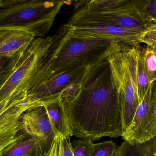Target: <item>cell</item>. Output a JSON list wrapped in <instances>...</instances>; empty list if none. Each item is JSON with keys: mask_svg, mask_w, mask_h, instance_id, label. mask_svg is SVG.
I'll return each mask as SVG.
<instances>
[{"mask_svg": "<svg viewBox=\"0 0 156 156\" xmlns=\"http://www.w3.org/2000/svg\"><path fill=\"white\" fill-rule=\"evenodd\" d=\"M66 1L3 0L0 8V31L21 30L45 37Z\"/></svg>", "mask_w": 156, "mask_h": 156, "instance_id": "cell-5", "label": "cell"}, {"mask_svg": "<svg viewBox=\"0 0 156 156\" xmlns=\"http://www.w3.org/2000/svg\"><path fill=\"white\" fill-rule=\"evenodd\" d=\"M142 13L151 23H156V0H144Z\"/></svg>", "mask_w": 156, "mask_h": 156, "instance_id": "cell-23", "label": "cell"}, {"mask_svg": "<svg viewBox=\"0 0 156 156\" xmlns=\"http://www.w3.org/2000/svg\"><path fill=\"white\" fill-rule=\"evenodd\" d=\"M70 137L56 136L50 147L39 156H74Z\"/></svg>", "mask_w": 156, "mask_h": 156, "instance_id": "cell-16", "label": "cell"}, {"mask_svg": "<svg viewBox=\"0 0 156 156\" xmlns=\"http://www.w3.org/2000/svg\"><path fill=\"white\" fill-rule=\"evenodd\" d=\"M26 50L11 57L0 58V89L14 71L23 56Z\"/></svg>", "mask_w": 156, "mask_h": 156, "instance_id": "cell-17", "label": "cell"}, {"mask_svg": "<svg viewBox=\"0 0 156 156\" xmlns=\"http://www.w3.org/2000/svg\"><path fill=\"white\" fill-rule=\"evenodd\" d=\"M70 34L83 38H102L132 45L141 43L143 32L107 25H63Z\"/></svg>", "mask_w": 156, "mask_h": 156, "instance_id": "cell-10", "label": "cell"}, {"mask_svg": "<svg viewBox=\"0 0 156 156\" xmlns=\"http://www.w3.org/2000/svg\"><path fill=\"white\" fill-rule=\"evenodd\" d=\"M141 40L156 52V23L143 33Z\"/></svg>", "mask_w": 156, "mask_h": 156, "instance_id": "cell-22", "label": "cell"}, {"mask_svg": "<svg viewBox=\"0 0 156 156\" xmlns=\"http://www.w3.org/2000/svg\"><path fill=\"white\" fill-rule=\"evenodd\" d=\"M142 51V50H141ZM137 81H138V93L140 103L144 98L150 83L148 81L144 68L142 56L140 54L137 67Z\"/></svg>", "mask_w": 156, "mask_h": 156, "instance_id": "cell-19", "label": "cell"}, {"mask_svg": "<svg viewBox=\"0 0 156 156\" xmlns=\"http://www.w3.org/2000/svg\"><path fill=\"white\" fill-rule=\"evenodd\" d=\"M53 37L52 45L32 88L60 71L100 63L108 56L112 41L79 37L68 32L63 25Z\"/></svg>", "mask_w": 156, "mask_h": 156, "instance_id": "cell-2", "label": "cell"}, {"mask_svg": "<svg viewBox=\"0 0 156 156\" xmlns=\"http://www.w3.org/2000/svg\"><path fill=\"white\" fill-rule=\"evenodd\" d=\"M144 0H91L75 2L66 24L107 25L144 32L154 24L142 13Z\"/></svg>", "mask_w": 156, "mask_h": 156, "instance_id": "cell-3", "label": "cell"}, {"mask_svg": "<svg viewBox=\"0 0 156 156\" xmlns=\"http://www.w3.org/2000/svg\"><path fill=\"white\" fill-rule=\"evenodd\" d=\"M154 82L137 108L132 123L122 135L131 144H140L156 135V103L153 92Z\"/></svg>", "mask_w": 156, "mask_h": 156, "instance_id": "cell-8", "label": "cell"}, {"mask_svg": "<svg viewBox=\"0 0 156 156\" xmlns=\"http://www.w3.org/2000/svg\"><path fill=\"white\" fill-rule=\"evenodd\" d=\"M72 151L74 156H90L94 144L89 139L80 138L73 142Z\"/></svg>", "mask_w": 156, "mask_h": 156, "instance_id": "cell-21", "label": "cell"}, {"mask_svg": "<svg viewBox=\"0 0 156 156\" xmlns=\"http://www.w3.org/2000/svg\"><path fill=\"white\" fill-rule=\"evenodd\" d=\"M141 50L140 45L112 41L106 57L120 103L123 132L132 123L140 104L137 67Z\"/></svg>", "mask_w": 156, "mask_h": 156, "instance_id": "cell-4", "label": "cell"}, {"mask_svg": "<svg viewBox=\"0 0 156 156\" xmlns=\"http://www.w3.org/2000/svg\"><path fill=\"white\" fill-rule=\"evenodd\" d=\"M7 109L0 115V155L25 135L21 131L20 117L29 109L43 105L27 93H15Z\"/></svg>", "mask_w": 156, "mask_h": 156, "instance_id": "cell-7", "label": "cell"}, {"mask_svg": "<svg viewBox=\"0 0 156 156\" xmlns=\"http://www.w3.org/2000/svg\"><path fill=\"white\" fill-rule=\"evenodd\" d=\"M3 1V0H0V8L1 7V6H2V3Z\"/></svg>", "mask_w": 156, "mask_h": 156, "instance_id": "cell-25", "label": "cell"}, {"mask_svg": "<svg viewBox=\"0 0 156 156\" xmlns=\"http://www.w3.org/2000/svg\"><path fill=\"white\" fill-rule=\"evenodd\" d=\"M55 136L41 139L25 133L21 139L8 147L0 156H40L50 147Z\"/></svg>", "mask_w": 156, "mask_h": 156, "instance_id": "cell-13", "label": "cell"}, {"mask_svg": "<svg viewBox=\"0 0 156 156\" xmlns=\"http://www.w3.org/2000/svg\"><path fill=\"white\" fill-rule=\"evenodd\" d=\"M15 94H13L11 97L7 98V99L0 102V115L2 114L8 108L9 105H10V103H11V102L12 101L13 99L15 96Z\"/></svg>", "mask_w": 156, "mask_h": 156, "instance_id": "cell-24", "label": "cell"}, {"mask_svg": "<svg viewBox=\"0 0 156 156\" xmlns=\"http://www.w3.org/2000/svg\"><path fill=\"white\" fill-rule=\"evenodd\" d=\"M35 38L33 34L21 30L0 31V58L11 57L26 50Z\"/></svg>", "mask_w": 156, "mask_h": 156, "instance_id": "cell-12", "label": "cell"}, {"mask_svg": "<svg viewBox=\"0 0 156 156\" xmlns=\"http://www.w3.org/2000/svg\"><path fill=\"white\" fill-rule=\"evenodd\" d=\"M95 65L76 67L60 71L37 84L27 93L43 103L59 96L65 89L82 79Z\"/></svg>", "mask_w": 156, "mask_h": 156, "instance_id": "cell-9", "label": "cell"}, {"mask_svg": "<svg viewBox=\"0 0 156 156\" xmlns=\"http://www.w3.org/2000/svg\"><path fill=\"white\" fill-rule=\"evenodd\" d=\"M153 92L156 103V81ZM115 156H156V135L154 138L140 144H131L124 141L116 149Z\"/></svg>", "mask_w": 156, "mask_h": 156, "instance_id": "cell-15", "label": "cell"}, {"mask_svg": "<svg viewBox=\"0 0 156 156\" xmlns=\"http://www.w3.org/2000/svg\"><path fill=\"white\" fill-rule=\"evenodd\" d=\"M63 103L73 136L92 141L122 135L120 103L106 58L84 76L76 97Z\"/></svg>", "mask_w": 156, "mask_h": 156, "instance_id": "cell-1", "label": "cell"}, {"mask_svg": "<svg viewBox=\"0 0 156 156\" xmlns=\"http://www.w3.org/2000/svg\"><path fill=\"white\" fill-rule=\"evenodd\" d=\"M141 56L148 81L153 83L156 81V52L147 46L142 49Z\"/></svg>", "mask_w": 156, "mask_h": 156, "instance_id": "cell-18", "label": "cell"}, {"mask_svg": "<svg viewBox=\"0 0 156 156\" xmlns=\"http://www.w3.org/2000/svg\"><path fill=\"white\" fill-rule=\"evenodd\" d=\"M53 41V36L37 38L32 41L14 71L0 89V102L17 93H27L32 89Z\"/></svg>", "mask_w": 156, "mask_h": 156, "instance_id": "cell-6", "label": "cell"}, {"mask_svg": "<svg viewBox=\"0 0 156 156\" xmlns=\"http://www.w3.org/2000/svg\"><path fill=\"white\" fill-rule=\"evenodd\" d=\"M116 146L112 141L94 144L90 156H114Z\"/></svg>", "mask_w": 156, "mask_h": 156, "instance_id": "cell-20", "label": "cell"}, {"mask_svg": "<svg viewBox=\"0 0 156 156\" xmlns=\"http://www.w3.org/2000/svg\"><path fill=\"white\" fill-rule=\"evenodd\" d=\"M20 126L22 132L36 138L46 139L57 136L44 105L23 113L20 117Z\"/></svg>", "mask_w": 156, "mask_h": 156, "instance_id": "cell-11", "label": "cell"}, {"mask_svg": "<svg viewBox=\"0 0 156 156\" xmlns=\"http://www.w3.org/2000/svg\"><path fill=\"white\" fill-rule=\"evenodd\" d=\"M56 135L63 137L72 136L64 103L60 96L43 103Z\"/></svg>", "mask_w": 156, "mask_h": 156, "instance_id": "cell-14", "label": "cell"}]
</instances>
